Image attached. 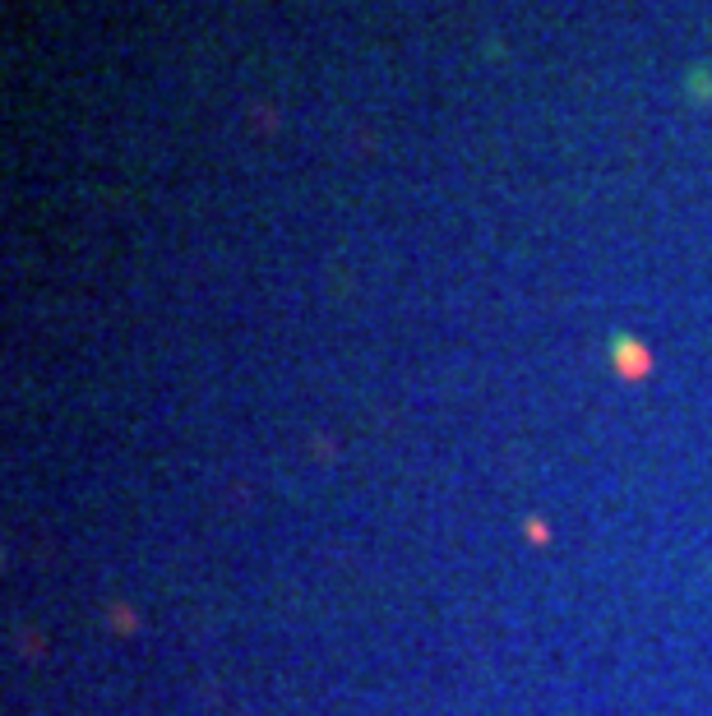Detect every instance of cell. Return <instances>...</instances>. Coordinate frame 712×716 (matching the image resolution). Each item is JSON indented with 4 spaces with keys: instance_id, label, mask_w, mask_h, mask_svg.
<instances>
[{
    "instance_id": "6da1fadb",
    "label": "cell",
    "mask_w": 712,
    "mask_h": 716,
    "mask_svg": "<svg viewBox=\"0 0 712 716\" xmlns=\"http://www.w3.org/2000/svg\"><path fill=\"white\" fill-rule=\"evenodd\" d=\"M615 347H611V356H615V370L624 375V379H639L648 366H652V356H648V347H639L634 338H624V333H615L611 338Z\"/></svg>"
},
{
    "instance_id": "7a4b0ae2",
    "label": "cell",
    "mask_w": 712,
    "mask_h": 716,
    "mask_svg": "<svg viewBox=\"0 0 712 716\" xmlns=\"http://www.w3.org/2000/svg\"><path fill=\"white\" fill-rule=\"evenodd\" d=\"M685 93H689L694 102H707V98H712V70H707V65H694V70L685 74Z\"/></svg>"
}]
</instances>
